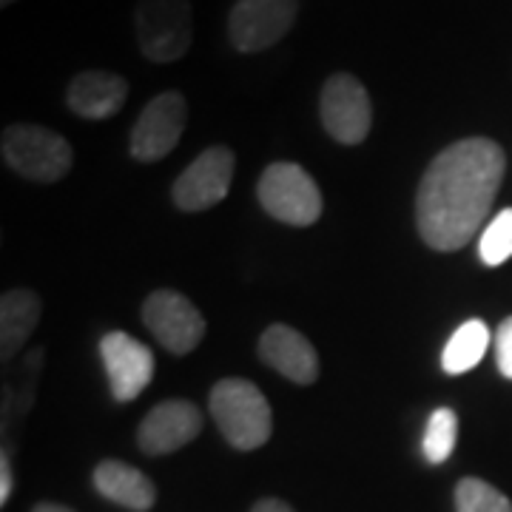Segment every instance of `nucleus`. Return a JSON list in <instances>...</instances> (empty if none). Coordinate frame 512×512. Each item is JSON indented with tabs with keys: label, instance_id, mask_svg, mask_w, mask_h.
I'll use <instances>...</instances> for the list:
<instances>
[{
	"label": "nucleus",
	"instance_id": "1",
	"mask_svg": "<svg viewBox=\"0 0 512 512\" xmlns=\"http://www.w3.org/2000/svg\"><path fill=\"white\" fill-rule=\"evenodd\" d=\"M507 154L490 137H464L433 157L416 191V225L433 251L464 248L490 217Z\"/></svg>",
	"mask_w": 512,
	"mask_h": 512
},
{
	"label": "nucleus",
	"instance_id": "2",
	"mask_svg": "<svg viewBox=\"0 0 512 512\" xmlns=\"http://www.w3.org/2000/svg\"><path fill=\"white\" fill-rule=\"evenodd\" d=\"M211 416L225 441L237 450H256L274 433L271 404L248 379H222L211 390Z\"/></svg>",
	"mask_w": 512,
	"mask_h": 512
},
{
	"label": "nucleus",
	"instance_id": "3",
	"mask_svg": "<svg viewBox=\"0 0 512 512\" xmlns=\"http://www.w3.org/2000/svg\"><path fill=\"white\" fill-rule=\"evenodd\" d=\"M3 163L32 183H57L72 171L74 154L66 137L32 123L3 128L0 137Z\"/></svg>",
	"mask_w": 512,
	"mask_h": 512
},
{
	"label": "nucleus",
	"instance_id": "4",
	"mask_svg": "<svg viewBox=\"0 0 512 512\" xmlns=\"http://www.w3.org/2000/svg\"><path fill=\"white\" fill-rule=\"evenodd\" d=\"M134 32L140 52L151 63H174L194 40L191 0H140L134 9Z\"/></svg>",
	"mask_w": 512,
	"mask_h": 512
},
{
	"label": "nucleus",
	"instance_id": "5",
	"mask_svg": "<svg viewBox=\"0 0 512 512\" xmlns=\"http://www.w3.org/2000/svg\"><path fill=\"white\" fill-rule=\"evenodd\" d=\"M256 197L274 220L308 228L322 217V194L313 177L296 163H274L256 185Z\"/></svg>",
	"mask_w": 512,
	"mask_h": 512
},
{
	"label": "nucleus",
	"instance_id": "6",
	"mask_svg": "<svg viewBox=\"0 0 512 512\" xmlns=\"http://www.w3.org/2000/svg\"><path fill=\"white\" fill-rule=\"evenodd\" d=\"M319 117L336 143L342 146L365 143L373 126V106L365 83L350 72L330 74L319 94Z\"/></svg>",
	"mask_w": 512,
	"mask_h": 512
},
{
	"label": "nucleus",
	"instance_id": "7",
	"mask_svg": "<svg viewBox=\"0 0 512 512\" xmlns=\"http://www.w3.org/2000/svg\"><path fill=\"white\" fill-rule=\"evenodd\" d=\"M299 0H237L228 15L231 46L242 55H256L276 46L291 32Z\"/></svg>",
	"mask_w": 512,
	"mask_h": 512
},
{
	"label": "nucleus",
	"instance_id": "8",
	"mask_svg": "<svg viewBox=\"0 0 512 512\" xmlns=\"http://www.w3.org/2000/svg\"><path fill=\"white\" fill-rule=\"evenodd\" d=\"M188 123V103L180 92L157 94L146 109L140 111L137 123L128 137V151L137 163H157L168 157Z\"/></svg>",
	"mask_w": 512,
	"mask_h": 512
},
{
	"label": "nucleus",
	"instance_id": "9",
	"mask_svg": "<svg viewBox=\"0 0 512 512\" xmlns=\"http://www.w3.org/2000/svg\"><path fill=\"white\" fill-rule=\"evenodd\" d=\"M143 325L168 353L185 356L205 336V316L180 291H154L143 305Z\"/></svg>",
	"mask_w": 512,
	"mask_h": 512
},
{
	"label": "nucleus",
	"instance_id": "10",
	"mask_svg": "<svg viewBox=\"0 0 512 512\" xmlns=\"http://www.w3.org/2000/svg\"><path fill=\"white\" fill-rule=\"evenodd\" d=\"M237 157L225 146H211L177 177L171 197L180 211H205L222 202L234 183Z\"/></svg>",
	"mask_w": 512,
	"mask_h": 512
},
{
	"label": "nucleus",
	"instance_id": "11",
	"mask_svg": "<svg viewBox=\"0 0 512 512\" xmlns=\"http://www.w3.org/2000/svg\"><path fill=\"white\" fill-rule=\"evenodd\" d=\"M100 356L117 402H134L154 379V353L123 330H111L100 339Z\"/></svg>",
	"mask_w": 512,
	"mask_h": 512
},
{
	"label": "nucleus",
	"instance_id": "12",
	"mask_svg": "<svg viewBox=\"0 0 512 512\" xmlns=\"http://www.w3.org/2000/svg\"><path fill=\"white\" fill-rule=\"evenodd\" d=\"M202 433V413L197 404L185 399H168L148 410V416L137 427V447L146 456H168L183 450L185 444Z\"/></svg>",
	"mask_w": 512,
	"mask_h": 512
},
{
	"label": "nucleus",
	"instance_id": "13",
	"mask_svg": "<svg viewBox=\"0 0 512 512\" xmlns=\"http://www.w3.org/2000/svg\"><path fill=\"white\" fill-rule=\"evenodd\" d=\"M259 356L296 384H313L319 379V353L291 325H271L265 330L259 336Z\"/></svg>",
	"mask_w": 512,
	"mask_h": 512
},
{
	"label": "nucleus",
	"instance_id": "14",
	"mask_svg": "<svg viewBox=\"0 0 512 512\" xmlns=\"http://www.w3.org/2000/svg\"><path fill=\"white\" fill-rule=\"evenodd\" d=\"M128 83L114 72L89 69L74 74L66 89V106L83 120H109L126 106Z\"/></svg>",
	"mask_w": 512,
	"mask_h": 512
},
{
	"label": "nucleus",
	"instance_id": "15",
	"mask_svg": "<svg viewBox=\"0 0 512 512\" xmlns=\"http://www.w3.org/2000/svg\"><path fill=\"white\" fill-rule=\"evenodd\" d=\"M94 487L111 504H120L131 512H148L157 501L154 481L137 467L114 458H106L94 467Z\"/></svg>",
	"mask_w": 512,
	"mask_h": 512
},
{
	"label": "nucleus",
	"instance_id": "16",
	"mask_svg": "<svg viewBox=\"0 0 512 512\" xmlns=\"http://www.w3.org/2000/svg\"><path fill=\"white\" fill-rule=\"evenodd\" d=\"M40 296L29 288H12L0 299V356L3 362L18 359L40 322Z\"/></svg>",
	"mask_w": 512,
	"mask_h": 512
},
{
	"label": "nucleus",
	"instance_id": "17",
	"mask_svg": "<svg viewBox=\"0 0 512 512\" xmlns=\"http://www.w3.org/2000/svg\"><path fill=\"white\" fill-rule=\"evenodd\" d=\"M43 367V348L29 350L18 365L12 367V376L3 382V436L18 430V424L26 419L37 396V376Z\"/></svg>",
	"mask_w": 512,
	"mask_h": 512
},
{
	"label": "nucleus",
	"instance_id": "18",
	"mask_svg": "<svg viewBox=\"0 0 512 512\" xmlns=\"http://www.w3.org/2000/svg\"><path fill=\"white\" fill-rule=\"evenodd\" d=\"M490 348V328L481 319H467L461 328L450 336V342L444 345L441 353V367L450 376H461L467 370L484 359V353Z\"/></svg>",
	"mask_w": 512,
	"mask_h": 512
},
{
	"label": "nucleus",
	"instance_id": "19",
	"mask_svg": "<svg viewBox=\"0 0 512 512\" xmlns=\"http://www.w3.org/2000/svg\"><path fill=\"white\" fill-rule=\"evenodd\" d=\"M458 439V416L450 407L433 410V416L427 419L424 427V441H421V453L430 464H444L453 456Z\"/></svg>",
	"mask_w": 512,
	"mask_h": 512
},
{
	"label": "nucleus",
	"instance_id": "20",
	"mask_svg": "<svg viewBox=\"0 0 512 512\" xmlns=\"http://www.w3.org/2000/svg\"><path fill=\"white\" fill-rule=\"evenodd\" d=\"M456 512H512V501L484 478H461L456 484Z\"/></svg>",
	"mask_w": 512,
	"mask_h": 512
},
{
	"label": "nucleus",
	"instance_id": "21",
	"mask_svg": "<svg viewBox=\"0 0 512 512\" xmlns=\"http://www.w3.org/2000/svg\"><path fill=\"white\" fill-rule=\"evenodd\" d=\"M478 254L484 265H504L512 256V208H504L498 217H495L478 242Z\"/></svg>",
	"mask_w": 512,
	"mask_h": 512
},
{
	"label": "nucleus",
	"instance_id": "22",
	"mask_svg": "<svg viewBox=\"0 0 512 512\" xmlns=\"http://www.w3.org/2000/svg\"><path fill=\"white\" fill-rule=\"evenodd\" d=\"M495 362H498V370L512 379V316L504 319L495 330Z\"/></svg>",
	"mask_w": 512,
	"mask_h": 512
},
{
	"label": "nucleus",
	"instance_id": "23",
	"mask_svg": "<svg viewBox=\"0 0 512 512\" xmlns=\"http://www.w3.org/2000/svg\"><path fill=\"white\" fill-rule=\"evenodd\" d=\"M15 490V476H12V458L9 453L0 456V504H6Z\"/></svg>",
	"mask_w": 512,
	"mask_h": 512
},
{
	"label": "nucleus",
	"instance_id": "24",
	"mask_svg": "<svg viewBox=\"0 0 512 512\" xmlns=\"http://www.w3.org/2000/svg\"><path fill=\"white\" fill-rule=\"evenodd\" d=\"M251 512H296L288 504V501H282V498H262V501H256Z\"/></svg>",
	"mask_w": 512,
	"mask_h": 512
},
{
	"label": "nucleus",
	"instance_id": "25",
	"mask_svg": "<svg viewBox=\"0 0 512 512\" xmlns=\"http://www.w3.org/2000/svg\"><path fill=\"white\" fill-rule=\"evenodd\" d=\"M32 512H74V510L63 507V504H52V501H40Z\"/></svg>",
	"mask_w": 512,
	"mask_h": 512
},
{
	"label": "nucleus",
	"instance_id": "26",
	"mask_svg": "<svg viewBox=\"0 0 512 512\" xmlns=\"http://www.w3.org/2000/svg\"><path fill=\"white\" fill-rule=\"evenodd\" d=\"M15 0H0V6H12Z\"/></svg>",
	"mask_w": 512,
	"mask_h": 512
}]
</instances>
